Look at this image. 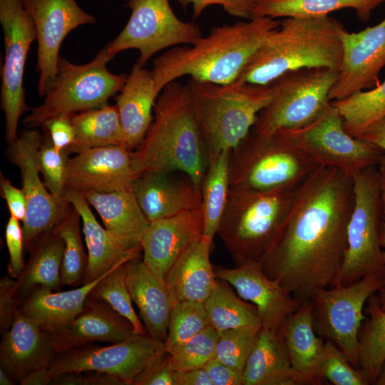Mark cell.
I'll list each match as a JSON object with an SVG mask.
<instances>
[{
	"instance_id": "obj_36",
	"label": "cell",
	"mask_w": 385,
	"mask_h": 385,
	"mask_svg": "<svg viewBox=\"0 0 385 385\" xmlns=\"http://www.w3.org/2000/svg\"><path fill=\"white\" fill-rule=\"evenodd\" d=\"M230 151L222 150L209 160L201 185L202 238L211 244L222 218L230 190Z\"/></svg>"
},
{
	"instance_id": "obj_19",
	"label": "cell",
	"mask_w": 385,
	"mask_h": 385,
	"mask_svg": "<svg viewBox=\"0 0 385 385\" xmlns=\"http://www.w3.org/2000/svg\"><path fill=\"white\" fill-rule=\"evenodd\" d=\"M136 178L131 150L124 145L90 148L67 160L66 190L81 194L133 190Z\"/></svg>"
},
{
	"instance_id": "obj_49",
	"label": "cell",
	"mask_w": 385,
	"mask_h": 385,
	"mask_svg": "<svg viewBox=\"0 0 385 385\" xmlns=\"http://www.w3.org/2000/svg\"><path fill=\"white\" fill-rule=\"evenodd\" d=\"M13 279L5 276L0 281V328L2 334L11 327L20 305L16 295V280Z\"/></svg>"
},
{
	"instance_id": "obj_61",
	"label": "cell",
	"mask_w": 385,
	"mask_h": 385,
	"mask_svg": "<svg viewBox=\"0 0 385 385\" xmlns=\"http://www.w3.org/2000/svg\"><path fill=\"white\" fill-rule=\"evenodd\" d=\"M374 384L385 385V361L380 369L379 375L374 382Z\"/></svg>"
},
{
	"instance_id": "obj_10",
	"label": "cell",
	"mask_w": 385,
	"mask_h": 385,
	"mask_svg": "<svg viewBox=\"0 0 385 385\" xmlns=\"http://www.w3.org/2000/svg\"><path fill=\"white\" fill-rule=\"evenodd\" d=\"M338 71L308 68L287 72L275 81L277 93L257 115L251 131L268 135L302 128L316 118L330 103L329 94Z\"/></svg>"
},
{
	"instance_id": "obj_34",
	"label": "cell",
	"mask_w": 385,
	"mask_h": 385,
	"mask_svg": "<svg viewBox=\"0 0 385 385\" xmlns=\"http://www.w3.org/2000/svg\"><path fill=\"white\" fill-rule=\"evenodd\" d=\"M74 140L66 150L78 153L97 147L126 146L125 133L116 105L82 111L71 117Z\"/></svg>"
},
{
	"instance_id": "obj_59",
	"label": "cell",
	"mask_w": 385,
	"mask_h": 385,
	"mask_svg": "<svg viewBox=\"0 0 385 385\" xmlns=\"http://www.w3.org/2000/svg\"><path fill=\"white\" fill-rule=\"evenodd\" d=\"M382 245H383V251H384V264H385V212H384V227H383ZM380 291L381 292V297L378 299H379V304L381 309L385 312V282L382 289Z\"/></svg>"
},
{
	"instance_id": "obj_11",
	"label": "cell",
	"mask_w": 385,
	"mask_h": 385,
	"mask_svg": "<svg viewBox=\"0 0 385 385\" xmlns=\"http://www.w3.org/2000/svg\"><path fill=\"white\" fill-rule=\"evenodd\" d=\"M282 131L319 166L336 168L351 176L378 165L384 153L374 144L349 134L339 109L331 101L307 125Z\"/></svg>"
},
{
	"instance_id": "obj_5",
	"label": "cell",
	"mask_w": 385,
	"mask_h": 385,
	"mask_svg": "<svg viewBox=\"0 0 385 385\" xmlns=\"http://www.w3.org/2000/svg\"><path fill=\"white\" fill-rule=\"evenodd\" d=\"M185 86L209 160L235 148L277 93L274 81L256 85L236 79L218 84L190 78Z\"/></svg>"
},
{
	"instance_id": "obj_47",
	"label": "cell",
	"mask_w": 385,
	"mask_h": 385,
	"mask_svg": "<svg viewBox=\"0 0 385 385\" xmlns=\"http://www.w3.org/2000/svg\"><path fill=\"white\" fill-rule=\"evenodd\" d=\"M5 240L9 255L8 272L10 277L17 279L25 267L23 259L24 240L20 221L11 216L5 229Z\"/></svg>"
},
{
	"instance_id": "obj_28",
	"label": "cell",
	"mask_w": 385,
	"mask_h": 385,
	"mask_svg": "<svg viewBox=\"0 0 385 385\" xmlns=\"http://www.w3.org/2000/svg\"><path fill=\"white\" fill-rule=\"evenodd\" d=\"M150 71L137 63L116 97L126 146L131 151L141 143L153 117L160 94Z\"/></svg>"
},
{
	"instance_id": "obj_23",
	"label": "cell",
	"mask_w": 385,
	"mask_h": 385,
	"mask_svg": "<svg viewBox=\"0 0 385 385\" xmlns=\"http://www.w3.org/2000/svg\"><path fill=\"white\" fill-rule=\"evenodd\" d=\"M47 334L57 354L94 342H120L135 332L131 323L106 302L89 297L68 327Z\"/></svg>"
},
{
	"instance_id": "obj_14",
	"label": "cell",
	"mask_w": 385,
	"mask_h": 385,
	"mask_svg": "<svg viewBox=\"0 0 385 385\" xmlns=\"http://www.w3.org/2000/svg\"><path fill=\"white\" fill-rule=\"evenodd\" d=\"M165 353L163 342L146 334H135L109 346L88 344L57 353L48 368L54 377L71 372L97 371L116 376L125 385H133Z\"/></svg>"
},
{
	"instance_id": "obj_1",
	"label": "cell",
	"mask_w": 385,
	"mask_h": 385,
	"mask_svg": "<svg viewBox=\"0 0 385 385\" xmlns=\"http://www.w3.org/2000/svg\"><path fill=\"white\" fill-rule=\"evenodd\" d=\"M354 200L353 176L319 166L295 190L287 215L260 260L265 274L302 304L337 285Z\"/></svg>"
},
{
	"instance_id": "obj_58",
	"label": "cell",
	"mask_w": 385,
	"mask_h": 385,
	"mask_svg": "<svg viewBox=\"0 0 385 385\" xmlns=\"http://www.w3.org/2000/svg\"><path fill=\"white\" fill-rule=\"evenodd\" d=\"M379 171L380 173L382 188H383V197H384V205L385 212V153H384L379 161L377 165Z\"/></svg>"
},
{
	"instance_id": "obj_57",
	"label": "cell",
	"mask_w": 385,
	"mask_h": 385,
	"mask_svg": "<svg viewBox=\"0 0 385 385\" xmlns=\"http://www.w3.org/2000/svg\"><path fill=\"white\" fill-rule=\"evenodd\" d=\"M53 378L48 366L42 367L26 374L19 383L21 385H48L52 384Z\"/></svg>"
},
{
	"instance_id": "obj_44",
	"label": "cell",
	"mask_w": 385,
	"mask_h": 385,
	"mask_svg": "<svg viewBox=\"0 0 385 385\" xmlns=\"http://www.w3.org/2000/svg\"><path fill=\"white\" fill-rule=\"evenodd\" d=\"M261 327H240L219 333L215 359L242 374Z\"/></svg>"
},
{
	"instance_id": "obj_40",
	"label": "cell",
	"mask_w": 385,
	"mask_h": 385,
	"mask_svg": "<svg viewBox=\"0 0 385 385\" xmlns=\"http://www.w3.org/2000/svg\"><path fill=\"white\" fill-rule=\"evenodd\" d=\"M81 217L71 206L54 227L63 240V252L61 270V286H73L83 283L88 265L80 230Z\"/></svg>"
},
{
	"instance_id": "obj_12",
	"label": "cell",
	"mask_w": 385,
	"mask_h": 385,
	"mask_svg": "<svg viewBox=\"0 0 385 385\" xmlns=\"http://www.w3.org/2000/svg\"><path fill=\"white\" fill-rule=\"evenodd\" d=\"M384 282L385 277L366 276L349 285L323 289L310 300L316 333L334 344L356 369L359 368V333L366 318L364 305Z\"/></svg>"
},
{
	"instance_id": "obj_9",
	"label": "cell",
	"mask_w": 385,
	"mask_h": 385,
	"mask_svg": "<svg viewBox=\"0 0 385 385\" xmlns=\"http://www.w3.org/2000/svg\"><path fill=\"white\" fill-rule=\"evenodd\" d=\"M354 205L346 232V248L337 284L349 285L370 275L385 277L382 245L384 206L377 165L354 176Z\"/></svg>"
},
{
	"instance_id": "obj_30",
	"label": "cell",
	"mask_w": 385,
	"mask_h": 385,
	"mask_svg": "<svg viewBox=\"0 0 385 385\" xmlns=\"http://www.w3.org/2000/svg\"><path fill=\"white\" fill-rule=\"evenodd\" d=\"M210 245L203 238L192 242L169 270L164 280L173 306L180 302L204 303L216 287Z\"/></svg>"
},
{
	"instance_id": "obj_56",
	"label": "cell",
	"mask_w": 385,
	"mask_h": 385,
	"mask_svg": "<svg viewBox=\"0 0 385 385\" xmlns=\"http://www.w3.org/2000/svg\"><path fill=\"white\" fill-rule=\"evenodd\" d=\"M357 138L374 144L385 153V117L372 124Z\"/></svg>"
},
{
	"instance_id": "obj_45",
	"label": "cell",
	"mask_w": 385,
	"mask_h": 385,
	"mask_svg": "<svg viewBox=\"0 0 385 385\" xmlns=\"http://www.w3.org/2000/svg\"><path fill=\"white\" fill-rule=\"evenodd\" d=\"M66 150H58L48 138L43 140L38 154V165L43 182L49 192L57 199L67 201L65 197L67 165Z\"/></svg>"
},
{
	"instance_id": "obj_4",
	"label": "cell",
	"mask_w": 385,
	"mask_h": 385,
	"mask_svg": "<svg viewBox=\"0 0 385 385\" xmlns=\"http://www.w3.org/2000/svg\"><path fill=\"white\" fill-rule=\"evenodd\" d=\"M345 28L330 16L287 17L250 58L237 80L269 84L283 74L308 68L339 71Z\"/></svg>"
},
{
	"instance_id": "obj_60",
	"label": "cell",
	"mask_w": 385,
	"mask_h": 385,
	"mask_svg": "<svg viewBox=\"0 0 385 385\" xmlns=\"http://www.w3.org/2000/svg\"><path fill=\"white\" fill-rule=\"evenodd\" d=\"M0 384L1 385H14L15 383L6 373V371L0 367Z\"/></svg>"
},
{
	"instance_id": "obj_52",
	"label": "cell",
	"mask_w": 385,
	"mask_h": 385,
	"mask_svg": "<svg viewBox=\"0 0 385 385\" xmlns=\"http://www.w3.org/2000/svg\"><path fill=\"white\" fill-rule=\"evenodd\" d=\"M71 117L58 116L48 120L43 125L47 130L53 146L58 150H66L74 140Z\"/></svg>"
},
{
	"instance_id": "obj_50",
	"label": "cell",
	"mask_w": 385,
	"mask_h": 385,
	"mask_svg": "<svg viewBox=\"0 0 385 385\" xmlns=\"http://www.w3.org/2000/svg\"><path fill=\"white\" fill-rule=\"evenodd\" d=\"M133 385H175V370L171 366L169 354L165 353L151 364Z\"/></svg>"
},
{
	"instance_id": "obj_26",
	"label": "cell",
	"mask_w": 385,
	"mask_h": 385,
	"mask_svg": "<svg viewBox=\"0 0 385 385\" xmlns=\"http://www.w3.org/2000/svg\"><path fill=\"white\" fill-rule=\"evenodd\" d=\"M126 284L150 337L165 342L173 303L164 279L138 258L126 263Z\"/></svg>"
},
{
	"instance_id": "obj_17",
	"label": "cell",
	"mask_w": 385,
	"mask_h": 385,
	"mask_svg": "<svg viewBox=\"0 0 385 385\" xmlns=\"http://www.w3.org/2000/svg\"><path fill=\"white\" fill-rule=\"evenodd\" d=\"M32 19L37 41V91L44 96L46 86L57 73L61 46L77 27L94 24V16L85 11L76 0H23Z\"/></svg>"
},
{
	"instance_id": "obj_7",
	"label": "cell",
	"mask_w": 385,
	"mask_h": 385,
	"mask_svg": "<svg viewBox=\"0 0 385 385\" xmlns=\"http://www.w3.org/2000/svg\"><path fill=\"white\" fill-rule=\"evenodd\" d=\"M318 167L283 131L262 135L250 130L230 151V188H297Z\"/></svg>"
},
{
	"instance_id": "obj_37",
	"label": "cell",
	"mask_w": 385,
	"mask_h": 385,
	"mask_svg": "<svg viewBox=\"0 0 385 385\" xmlns=\"http://www.w3.org/2000/svg\"><path fill=\"white\" fill-rule=\"evenodd\" d=\"M204 306L210 325L219 333L235 328L262 327L257 307L237 295L227 282L217 279V284Z\"/></svg>"
},
{
	"instance_id": "obj_55",
	"label": "cell",
	"mask_w": 385,
	"mask_h": 385,
	"mask_svg": "<svg viewBox=\"0 0 385 385\" xmlns=\"http://www.w3.org/2000/svg\"><path fill=\"white\" fill-rule=\"evenodd\" d=\"M175 385H212L204 367L188 371H175Z\"/></svg>"
},
{
	"instance_id": "obj_46",
	"label": "cell",
	"mask_w": 385,
	"mask_h": 385,
	"mask_svg": "<svg viewBox=\"0 0 385 385\" xmlns=\"http://www.w3.org/2000/svg\"><path fill=\"white\" fill-rule=\"evenodd\" d=\"M320 377L334 385L370 384L364 371L353 366L345 354L330 341H325Z\"/></svg>"
},
{
	"instance_id": "obj_54",
	"label": "cell",
	"mask_w": 385,
	"mask_h": 385,
	"mask_svg": "<svg viewBox=\"0 0 385 385\" xmlns=\"http://www.w3.org/2000/svg\"><path fill=\"white\" fill-rule=\"evenodd\" d=\"M212 385H243L242 374L217 359L204 367Z\"/></svg>"
},
{
	"instance_id": "obj_27",
	"label": "cell",
	"mask_w": 385,
	"mask_h": 385,
	"mask_svg": "<svg viewBox=\"0 0 385 385\" xmlns=\"http://www.w3.org/2000/svg\"><path fill=\"white\" fill-rule=\"evenodd\" d=\"M298 384H321L320 369L325 341L315 332L312 304H302L279 329Z\"/></svg>"
},
{
	"instance_id": "obj_25",
	"label": "cell",
	"mask_w": 385,
	"mask_h": 385,
	"mask_svg": "<svg viewBox=\"0 0 385 385\" xmlns=\"http://www.w3.org/2000/svg\"><path fill=\"white\" fill-rule=\"evenodd\" d=\"M65 197L78 212L83 223L82 231L88 250V265L82 284L96 279L115 266L139 257L142 248L127 246L106 227H103L81 193L66 190Z\"/></svg>"
},
{
	"instance_id": "obj_43",
	"label": "cell",
	"mask_w": 385,
	"mask_h": 385,
	"mask_svg": "<svg viewBox=\"0 0 385 385\" xmlns=\"http://www.w3.org/2000/svg\"><path fill=\"white\" fill-rule=\"evenodd\" d=\"M219 332L209 325L195 336L169 353L175 371H188L205 367L215 358Z\"/></svg>"
},
{
	"instance_id": "obj_39",
	"label": "cell",
	"mask_w": 385,
	"mask_h": 385,
	"mask_svg": "<svg viewBox=\"0 0 385 385\" xmlns=\"http://www.w3.org/2000/svg\"><path fill=\"white\" fill-rule=\"evenodd\" d=\"M331 102L339 109L347 133L359 137L369 126L385 117V79L374 88Z\"/></svg>"
},
{
	"instance_id": "obj_15",
	"label": "cell",
	"mask_w": 385,
	"mask_h": 385,
	"mask_svg": "<svg viewBox=\"0 0 385 385\" xmlns=\"http://www.w3.org/2000/svg\"><path fill=\"white\" fill-rule=\"evenodd\" d=\"M0 23L4 44L1 108L6 118L5 137L10 145L18 138L19 120L27 110L24 76L28 53L36 39V31L23 0H0Z\"/></svg>"
},
{
	"instance_id": "obj_22",
	"label": "cell",
	"mask_w": 385,
	"mask_h": 385,
	"mask_svg": "<svg viewBox=\"0 0 385 385\" xmlns=\"http://www.w3.org/2000/svg\"><path fill=\"white\" fill-rule=\"evenodd\" d=\"M148 171L135 180L133 191L149 222L201 206V190L186 174Z\"/></svg>"
},
{
	"instance_id": "obj_24",
	"label": "cell",
	"mask_w": 385,
	"mask_h": 385,
	"mask_svg": "<svg viewBox=\"0 0 385 385\" xmlns=\"http://www.w3.org/2000/svg\"><path fill=\"white\" fill-rule=\"evenodd\" d=\"M2 334L1 368L15 384L31 371L48 366L56 355L48 334L19 310Z\"/></svg>"
},
{
	"instance_id": "obj_62",
	"label": "cell",
	"mask_w": 385,
	"mask_h": 385,
	"mask_svg": "<svg viewBox=\"0 0 385 385\" xmlns=\"http://www.w3.org/2000/svg\"><path fill=\"white\" fill-rule=\"evenodd\" d=\"M103 1H112V0H103Z\"/></svg>"
},
{
	"instance_id": "obj_21",
	"label": "cell",
	"mask_w": 385,
	"mask_h": 385,
	"mask_svg": "<svg viewBox=\"0 0 385 385\" xmlns=\"http://www.w3.org/2000/svg\"><path fill=\"white\" fill-rule=\"evenodd\" d=\"M202 231L201 206L150 222L140 243L143 262L165 279L183 252L202 238Z\"/></svg>"
},
{
	"instance_id": "obj_29",
	"label": "cell",
	"mask_w": 385,
	"mask_h": 385,
	"mask_svg": "<svg viewBox=\"0 0 385 385\" xmlns=\"http://www.w3.org/2000/svg\"><path fill=\"white\" fill-rule=\"evenodd\" d=\"M118 266L96 279L68 291L53 292L49 289L37 287L21 302L19 311L46 333L60 331L68 327L83 311L92 289L98 282Z\"/></svg>"
},
{
	"instance_id": "obj_41",
	"label": "cell",
	"mask_w": 385,
	"mask_h": 385,
	"mask_svg": "<svg viewBox=\"0 0 385 385\" xmlns=\"http://www.w3.org/2000/svg\"><path fill=\"white\" fill-rule=\"evenodd\" d=\"M126 263L109 272L92 289L89 297L106 302L131 323L135 334H145L144 325L134 310L127 287Z\"/></svg>"
},
{
	"instance_id": "obj_6",
	"label": "cell",
	"mask_w": 385,
	"mask_h": 385,
	"mask_svg": "<svg viewBox=\"0 0 385 385\" xmlns=\"http://www.w3.org/2000/svg\"><path fill=\"white\" fill-rule=\"evenodd\" d=\"M297 188L267 191L230 188L217 234L235 265L260 262L289 210Z\"/></svg>"
},
{
	"instance_id": "obj_3",
	"label": "cell",
	"mask_w": 385,
	"mask_h": 385,
	"mask_svg": "<svg viewBox=\"0 0 385 385\" xmlns=\"http://www.w3.org/2000/svg\"><path fill=\"white\" fill-rule=\"evenodd\" d=\"M135 174L182 172L201 190L208 153L194 116L186 86L167 84L154 106L152 123L141 143L131 151Z\"/></svg>"
},
{
	"instance_id": "obj_51",
	"label": "cell",
	"mask_w": 385,
	"mask_h": 385,
	"mask_svg": "<svg viewBox=\"0 0 385 385\" xmlns=\"http://www.w3.org/2000/svg\"><path fill=\"white\" fill-rule=\"evenodd\" d=\"M55 385H125L119 378L97 371L66 373L53 378Z\"/></svg>"
},
{
	"instance_id": "obj_53",
	"label": "cell",
	"mask_w": 385,
	"mask_h": 385,
	"mask_svg": "<svg viewBox=\"0 0 385 385\" xmlns=\"http://www.w3.org/2000/svg\"><path fill=\"white\" fill-rule=\"evenodd\" d=\"M0 187L1 197L6 202L10 216L23 222L27 214V202L23 190L14 187L1 173Z\"/></svg>"
},
{
	"instance_id": "obj_35",
	"label": "cell",
	"mask_w": 385,
	"mask_h": 385,
	"mask_svg": "<svg viewBox=\"0 0 385 385\" xmlns=\"http://www.w3.org/2000/svg\"><path fill=\"white\" fill-rule=\"evenodd\" d=\"M252 19L270 17H320L333 11L351 9L362 21L385 0H252Z\"/></svg>"
},
{
	"instance_id": "obj_33",
	"label": "cell",
	"mask_w": 385,
	"mask_h": 385,
	"mask_svg": "<svg viewBox=\"0 0 385 385\" xmlns=\"http://www.w3.org/2000/svg\"><path fill=\"white\" fill-rule=\"evenodd\" d=\"M63 240L53 228L30 245V257L21 276L16 280L19 304L37 287L56 290L61 284Z\"/></svg>"
},
{
	"instance_id": "obj_38",
	"label": "cell",
	"mask_w": 385,
	"mask_h": 385,
	"mask_svg": "<svg viewBox=\"0 0 385 385\" xmlns=\"http://www.w3.org/2000/svg\"><path fill=\"white\" fill-rule=\"evenodd\" d=\"M369 317L363 322L359 333V368L370 384H374L385 361V312L374 294L367 301Z\"/></svg>"
},
{
	"instance_id": "obj_20",
	"label": "cell",
	"mask_w": 385,
	"mask_h": 385,
	"mask_svg": "<svg viewBox=\"0 0 385 385\" xmlns=\"http://www.w3.org/2000/svg\"><path fill=\"white\" fill-rule=\"evenodd\" d=\"M214 272L217 279L229 283L241 298L257 307L263 328L278 332L302 305L278 281L267 276L258 262L233 268L219 265Z\"/></svg>"
},
{
	"instance_id": "obj_8",
	"label": "cell",
	"mask_w": 385,
	"mask_h": 385,
	"mask_svg": "<svg viewBox=\"0 0 385 385\" xmlns=\"http://www.w3.org/2000/svg\"><path fill=\"white\" fill-rule=\"evenodd\" d=\"M113 58L106 46L89 63L75 64L60 56L57 73L46 88L44 101L23 120L29 128L43 126L48 120L101 107L118 93L128 76L111 73L106 67Z\"/></svg>"
},
{
	"instance_id": "obj_2",
	"label": "cell",
	"mask_w": 385,
	"mask_h": 385,
	"mask_svg": "<svg viewBox=\"0 0 385 385\" xmlns=\"http://www.w3.org/2000/svg\"><path fill=\"white\" fill-rule=\"evenodd\" d=\"M280 22L260 17L219 26L191 45L169 48L153 62L150 72L158 90L184 76L218 84L235 81Z\"/></svg>"
},
{
	"instance_id": "obj_48",
	"label": "cell",
	"mask_w": 385,
	"mask_h": 385,
	"mask_svg": "<svg viewBox=\"0 0 385 385\" xmlns=\"http://www.w3.org/2000/svg\"><path fill=\"white\" fill-rule=\"evenodd\" d=\"M178 1L183 8L192 5L194 18L198 17L207 7L220 5L230 15L247 20L252 19V0H178Z\"/></svg>"
},
{
	"instance_id": "obj_42",
	"label": "cell",
	"mask_w": 385,
	"mask_h": 385,
	"mask_svg": "<svg viewBox=\"0 0 385 385\" xmlns=\"http://www.w3.org/2000/svg\"><path fill=\"white\" fill-rule=\"evenodd\" d=\"M210 325L204 303L180 302L171 309L168 336L164 342L169 354Z\"/></svg>"
},
{
	"instance_id": "obj_13",
	"label": "cell",
	"mask_w": 385,
	"mask_h": 385,
	"mask_svg": "<svg viewBox=\"0 0 385 385\" xmlns=\"http://www.w3.org/2000/svg\"><path fill=\"white\" fill-rule=\"evenodd\" d=\"M130 16L120 34L105 46L114 56L136 49L141 66L159 51L180 44L191 45L202 36L199 25L183 21L173 12L169 0H128Z\"/></svg>"
},
{
	"instance_id": "obj_16",
	"label": "cell",
	"mask_w": 385,
	"mask_h": 385,
	"mask_svg": "<svg viewBox=\"0 0 385 385\" xmlns=\"http://www.w3.org/2000/svg\"><path fill=\"white\" fill-rule=\"evenodd\" d=\"M42 141L36 130H24L7 150L9 160L20 170L21 189L26 198L27 214L22 228L27 247L40 235L52 230L71 207L68 201L54 197L41 179L38 154Z\"/></svg>"
},
{
	"instance_id": "obj_31",
	"label": "cell",
	"mask_w": 385,
	"mask_h": 385,
	"mask_svg": "<svg viewBox=\"0 0 385 385\" xmlns=\"http://www.w3.org/2000/svg\"><path fill=\"white\" fill-rule=\"evenodd\" d=\"M82 195L111 233L130 247H141V240L150 222L141 210L133 190L88 192Z\"/></svg>"
},
{
	"instance_id": "obj_32",
	"label": "cell",
	"mask_w": 385,
	"mask_h": 385,
	"mask_svg": "<svg viewBox=\"0 0 385 385\" xmlns=\"http://www.w3.org/2000/svg\"><path fill=\"white\" fill-rule=\"evenodd\" d=\"M242 379L243 385H297L280 330L260 328Z\"/></svg>"
},
{
	"instance_id": "obj_18",
	"label": "cell",
	"mask_w": 385,
	"mask_h": 385,
	"mask_svg": "<svg viewBox=\"0 0 385 385\" xmlns=\"http://www.w3.org/2000/svg\"><path fill=\"white\" fill-rule=\"evenodd\" d=\"M342 57L330 101H342L369 90L385 66V19L359 32L342 34Z\"/></svg>"
}]
</instances>
